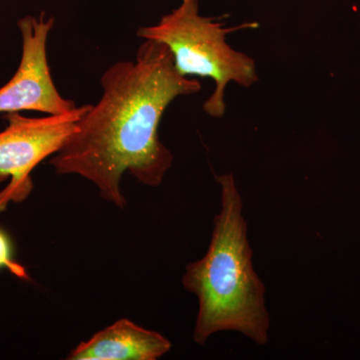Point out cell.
Segmentation results:
<instances>
[{"mask_svg": "<svg viewBox=\"0 0 360 360\" xmlns=\"http://www.w3.org/2000/svg\"><path fill=\"white\" fill-rule=\"evenodd\" d=\"M101 85L98 101L49 163L58 174L89 180L103 200L123 208L125 172L156 187L172 168L174 156L158 134L161 118L177 97L198 94L201 84L177 72L165 44L143 39L134 60L110 66Z\"/></svg>", "mask_w": 360, "mask_h": 360, "instance_id": "1", "label": "cell"}, {"mask_svg": "<svg viewBox=\"0 0 360 360\" xmlns=\"http://www.w3.org/2000/svg\"><path fill=\"white\" fill-rule=\"evenodd\" d=\"M217 180L221 210L214 219L210 248L205 257L187 265L182 277L184 288L198 300L193 340L203 345L214 333L233 330L264 345L269 314L264 284L253 269L243 200L233 174L219 175Z\"/></svg>", "mask_w": 360, "mask_h": 360, "instance_id": "2", "label": "cell"}, {"mask_svg": "<svg viewBox=\"0 0 360 360\" xmlns=\"http://www.w3.org/2000/svg\"><path fill=\"white\" fill-rule=\"evenodd\" d=\"M231 30L201 15L198 0H182L156 25L139 28L137 37L165 44L181 77L210 78L215 87L203 103V110L220 118L226 110L227 85L234 82L248 89L259 80L255 61L227 44L226 35Z\"/></svg>", "mask_w": 360, "mask_h": 360, "instance_id": "3", "label": "cell"}, {"mask_svg": "<svg viewBox=\"0 0 360 360\" xmlns=\"http://www.w3.org/2000/svg\"><path fill=\"white\" fill-rule=\"evenodd\" d=\"M87 105L77 106L65 115L28 117L20 112L6 113V129L0 131V213L9 203H20L33 189L32 174L49 156L58 153L71 135Z\"/></svg>", "mask_w": 360, "mask_h": 360, "instance_id": "4", "label": "cell"}, {"mask_svg": "<svg viewBox=\"0 0 360 360\" xmlns=\"http://www.w3.org/2000/svg\"><path fill=\"white\" fill-rule=\"evenodd\" d=\"M54 18L26 15L18 21L21 58L11 80L0 87V113L37 111L46 115H65L77 108L59 94L47 58V40Z\"/></svg>", "mask_w": 360, "mask_h": 360, "instance_id": "5", "label": "cell"}, {"mask_svg": "<svg viewBox=\"0 0 360 360\" xmlns=\"http://www.w3.org/2000/svg\"><path fill=\"white\" fill-rule=\"evenodd\" d=\"M172 343L160 333L122 319L82 341L68 354L70 360H155Z\"/></svg>", "mask_w": 360, "mask_h": 360, "instance_id": "6", "label": "cell"}, {"mask_svg": "<svg viewBox=\"0 0 360 360\" xmlns=\"http://www.w3.org/2000/svg\"><path fill=\"white\" fill-rule=\"evenodd\" d=\"M0 269L8 270L18 278L30 281L25 267L13 259L11 241L1 229H0Z\"/></svg>", "mask_w": 360, "mask_h": 360, "instance_id": "7", "label": "cell"}]
</instances>
